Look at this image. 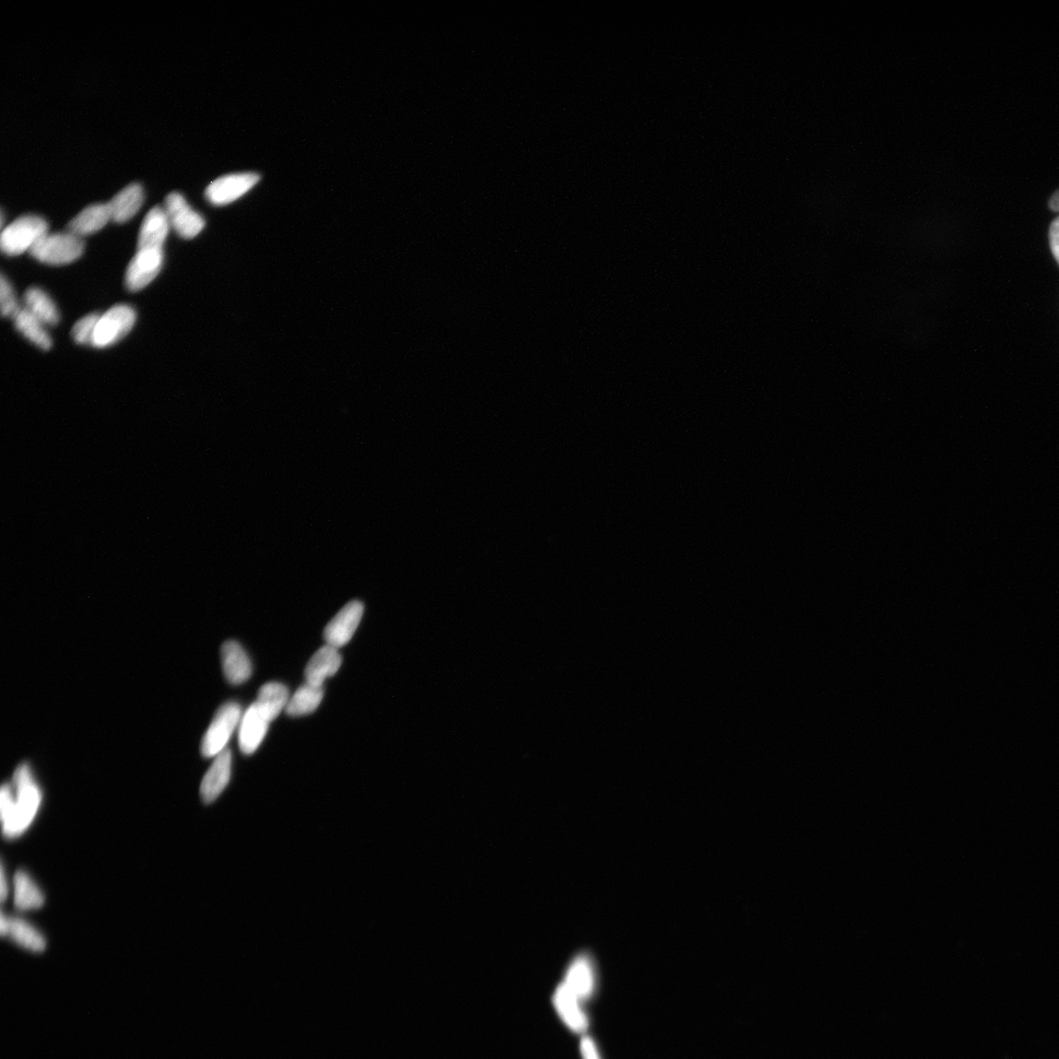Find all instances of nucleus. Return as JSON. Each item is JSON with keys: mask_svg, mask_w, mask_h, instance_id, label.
<instances>
[{"mask_svg": "<svg viewBox=\"0 0 1059 1059\" xmlns=\"http://www.w3.org/2000/svg\"><path fill=\"white\" fill-rule=\"evenodd\" d=\"M364 606L358 600H353L341 608L336 616L328 623L324 630V639L329 645L339 649L347 644L355 634L362 619Z\"/></svg>", "mask_w": 1059, "mask_h": 1059, "instance_id": "1a4fd4ad", "label": "nucleus"}, {"mask_svg": "<svg viewBox=\"0 0 1059 1059\" xmlns=\"http://www.w3.org/2000/svg\"><path fill=\"white\" fill-rule=\"evenodd\" d=\"M170 228V223L164 208L160 206L153 207L145 217L143 224H141L138 239V250H163V245L168 237Z\"/></svg>", "mask_w": 1059, "mask_h": 1059, "instance_id": "dca6fc26", "label": "nucleus"}, {"mask_svg": "<svg viewBox=\"0 0 1059 1059\" xmlns=\"http://www.w3.org/2000/svg\"><path fill=\"white\" fill-rule=\"evenodd\" d=\"M137 313L131 306L118 304L100 317L91 347L105 348L125 338L135 326Z\"/></svg>", "mask_w": 1059, "mask_h": 1059, "instance_id": "20e7f679", "label": "nucleus"}, {"mask_svg": "<svg viewBox=\"0 0 1059 1059\" xmlns=\"http://www.w3.org/2000/svg\"><path fill=\"white\" fill-rule=\"evenodd\" d=\"M24 301L25 309L45 326H55L61 320L56 304L42 289L35 287L28 289L24 296Z\"/></svg>", "mask_w": 1059, "mask_h": 1059, "instance_id": "4be33fe9", "label": "nucleus"}, {"mask_svg": "<svg viewBox=\"0 0 1059 1059\" xmlns=\"http://www.w3.org/2000/svg\"><path fill=\"white\" fill-rule=\"evenodd\" d=\"M85 252V243L72 233L46 234L33 246L30 254L47 265L72 263Z\"/></svg>", "mask_w": 1059, "mask_h": 1059, "instance_id": "7ed1b4c3", "label": "nucleus"}, {"mask_svg": "<svg viewBox=\"0 0 1059 1059\" xmlns=\"http://www.w3.org/2000/svg\"><path fill=\"white\" fill-rule=\"evenodd\" d=\"M164 210L167 212L170 226L186 240L196 238L205 226L203 216L198 215L179 193H171L165 198Z\"/></svg>", "mask_w": 1059, "mask_h": 1059, "instance_id": "423d86ee", "label": "nucleus"}, {"mask_svg": "<svg viewBox=\"0 0 1059 1059\" xmlns=\"http://www.w3.org/2000/svg\"><path fill=\"white\" fill-rule=\"evenodd\" d=\"M0 306H2V315L9 317L14 320V317L20 311L19 302L16 298L14 287L11 286L10 281L3 274L0 279Z\"/></svg>", "mask_w": 1059, "mask_h": 1059, "instance_id": "a878e982", "label": "nucleus"}, {"mask_svg": "<svg viewBox=\"0 0 1059 1059\" xmlns=\"http://www.w3.org/2000/svg\"><path fill=\"white\" fill-rule=\"evenodd\" d=\"M164 263V251L159 249H140L129 263L125 285L129 291H138L145 289L155 280Z\"/></svg>", "mask_w": 1059, "mask_h": 1059, "instance_id": "0eeeda50", "label": "nucleus"}, {"mask_svg": "<svg viewBox=\"0 0 1059 1059\" xmlns=\"http://www.w3.org/2000/svg\"><path fill=\"white\" fill-rule=\"evenodd\" d=\"M323 694V688L314 687L305 682L290 699L286 708L287 714L298 717L314 712L320 705Z\"/></svg>", "mask_w": 1059, "mask_h": 1059, "instance_id": "b1692460", "label": "nucleus"}, {"mask_svg": "<svg viewBox=\"0 0 1059 1059\" xmlns=\"http://www.w3.org/2000/svg\"><path fill=\"white\" fill-rule=\"evenodd\" d=\"M232 769V753L225 749L218 755L200 785V796L205 804L214 803L227 787Z\"/></svg>", "mask_w": 1059, "mask_h": 1059, "instance_id": "2eb2a0df", "label": "nucleus"}, {"mask_svg": "<svg viewBox=\"0 0 1059 1059\" xmlns=\"http://www.w3.org/2000/svg\"><path fill=\"white\" fill-rule=\"evenodd\" d=\"M46 234L49 224L38 215H24L4 228L0 249L7 256H17L29 252Z\"/></svg>", "mask_w": 1059, "mask_h": 1059, "instance_id": "f03ea898", "label": "nucleus"}, {"mask_svg": "<svg viewBox=\"0 0 1059 1059\" xmlns=\"http://www.w3.org/2000/svg\"><path fill=\"white\" fill-rule=\"evenodd\" d=\"M1049 235L1051 250L1059 265V216L1052 223Z\"/></svg>", "mask_w": 1059, "mask_h": 1059, "instance_id": "cd10ccee", "label": "nucleus"}, {"mask_svg": "<svg viewBox=\"0 0 1059 1059\" xmlns=\"http://www.w3.org/2000/svg\"><path fill=\"white\" fill-rule=\"evenodd\" d=\"M8 892H9L8 880L6 877L5 866L3 864L2 876H0V897H2L3 902H5V900L7 899Z\"/></svg>", "mask_w": 1059, "mask_h": 1059, "instance_id": "c85d7f7f", "label": "nucleus"}, {"mask_svg": "<svg viewBox=\"0 0 1059 1059\" xmlns=\"http://www.w3.org/2000/svg\"><path fill=\"white\" fill-rule=\"evenodd\" d=\"M144 188L138 183L127 186L109 203L112 221L126 223L131 220L144 204Z\"/></svg>", "mask_w": 1059, "mask_h": 1059, "instance_id": "6ab92c4d", "label": "nucleus"}, {"mask_svg": "<svg viewBox=\"0 0 1059 1059\" xmlns=\"http://www.w3.org/2000/svg\"><path fill=\"white\" fill-rule=\"evenodd\" d=\"M221 663L224 675L233 685L243 684L253 673L249 655L235 641H228L221 647Z\"/></svg>", "mask_w": 1059, "mask_h": 1059, "instance_id": "4468645a", "label": "nucleus"}, {"mask_svg": "<svg viewBox=\"0 0 1059 1059\" xmlns=\"http://www.w3.org/2000/svg\"><path fill=\"white\" fill-rule=\"evenodd\" d=\"M43 802L41 787L35 782L28 764L23 763L14 772V781L0 790V815L3 834L7 840L19 838L37 817Z\"/></svg>", "mask_w": 1059, "mask_h": 1059, "instance_id": "f257e3e1", "label": "nucleus"}, {"mask_svg": "<svg viewBox=\"0 0 1059 1059\" xmlns=\"http://www.w3.org/2000/svg\"><path fill=\"white\" fill-rule=\"evenodd\" d=\"M109 204L91 205L68 224V232L82 238L102 230L111 221Z\"/></svg>", "mask_w": 1059, "mask_h": 1059, "instance_id": "a211bd4d", "label": "nucleus"}, {"mask_svg": "<svg viewBox=\"0 0 1059 1059\" xmlns=\"http://www.w3.org/2000/svg\"><path fill=\"white\" fill-rule=\"evenodd\" d=\"M1050 208L1054 212H1059V190L1052 196Z\"/></svg>", "mask_w": 1059, "mask_h": 1059, "instance_id": "c756f323", "label": "nucleus"}, {"mask_svg": "<svg viewBox=\"0 0 1059 1059\" xmlns=\"http://www.w3.org/2000/svg\"><path fill=\"white\" fill-rule=\"evenodd\" d=\"M241 714L238 703L227 702L221 706L203 739L202 753L205 758L217 757L226 749L234 729L242 720Z\"/></svg>", "mask_w": 1059, "mask_h": 1059, "instance_id": "39448f33", "label": "nucleus"}, {"mask_svg": "<svg viewBox=\"0 0 1059 1059\" xmlns=\"http://www.w3.org/2000/svg\"><path fill=\"white\" fill-rule=\"evenodd\" d=\"M14 905L21 911L39 910L44 904L43 892L26 871L19 870L14 879Z\"/></svg>", "mask_w": 1059, "mask_h": 1059, "instance_id": "aec40b11", "label": "nucleus"}, {"mask_svg": "<svg viewBox=\"0 0 1059 1059\" xmlns=\"http://www.w3.org/2000/svg\"><path fill=\"white\" fill-rule=\"evenodd\" d=\"M271 721L254 702L243 714L239 731V745L244 755L253 753L262 745Z\"/></svg>", "mask_w": 1059, "mask_h": 1059, "instance_id": "f8f14e48", "label": "nucleus"}, {"mask_svg": "<svg viewBox=\"0 0 1059 1059\" xmlns=\"http://www.w3.org/2000/svg\"><path fill=\"white\" fill-rule=\"evenodd\" d=\"M12 320H14L17 331L35 347L45 351L52 348V339L47 333L45 325L28 310L22 308Z\"/></svg>", "mask_w": 1059, "mask_h": 1059, "instance_id": "412c9836", "label": "nucleus"}, {"mask_svg": "<svg viewBox=\"0 0 1059 1059\" xmlns=\"http://www.w3.org/2000/svg\"><path fill=\"white\" fill-rule=\"evenodd\" d=\"M290 701L289 690L277 682H267L258 692L256 703L268 720L272 722Z\"/></svg>", "mask_w": 1059, "mask_h": 1059, "instance_id": "5701e85b", "label": "nucleus"}, {"mask_svg": "<svg viewBox=\"0 0 1059 1059\" xmlns=\"http://www.w3.org/2000/svg\"><path fill=\"white\" fill-rule=\"evenodd\" d=\"M0 934L33 952H42L46 948L45 938L37 928L22 918L6 916L4 911L0 915Z\"/></svg>", "mask_w": 1059, "mask_h": 1059, "instance_id": "9b49d317", "label": "nucleus"}, {"mask_svg": "<svg viewBox=\"0 0 1059 1059\" xmlns=\"http://www.w3.org/2000/svg\"><path fill=\"white\" fill-rule=\"evenodd\" d=\"M341 665V656L332 645L326 644L317 651L305 668V680L308 684L323 688L327 678L334 676Z\"/></svg>", "mask_w": 1059, "mask_h": 1059, "instance_id": "f3484780", "label": "nucleus"}, {"mask_svg": "<svg viewBox=\"0 0 1059 1059\" xmlns=\"http://www.w3.org/2000/svg\"><path fill=\"white\" fill-rule=\"evenodd\" d=\"M259 180L255 173L224 176L207 186L205 196L211 205H226L251 191Z\"/></svg>", "mask_w": 1059, "mask_h": 1059, "instance_id": "6e6552de", "label": "nucleus"}, {"mask_svg": "<svg viewBox=\"0 0 1059 1059\" xmlns=\"http://www.w3.org/2000/svg\"><path fill=\"white\" fill-rule=\"evenodd\" d=\"M582 1004V1000L563 983L556 988L552 996V1005L565 1026L581 1035L588 1027V1019Z\"/></svg>", "mask_w": 1059, "mask_h": 1059, "instance_id": "9d476101", "label": "nucleus"}, {"mask_svg": "<svg viewBox=\"0 0 1059 1059\" xmlns=\"http://www.w3.org/2000/svg\"><path fill=\"white\" fill-rule=\"evenodd\" d=\"M582 1059H602L595 1041L585 1035L580 1043Z\"/></svg>", "mask_w": 1059, "mask_h": 1059, "instance_id": "bb28decb", "label": "nucleus"}, {"mask_svg": "<svg viewBox=\"0 0 1059 1059\" xmlns=\"http://www.w3.org/2000/svg\"><path fill=\"white\" fill-rule=\"evenodd\" d=\"M100 315L99 313H91L77 321L72 329V338L76 344L81 346H91L94 329L100 320Z\"/></svg>", "mask_w": 1059, "mask_h": 1059, "instance_id": "393cba45", "label": "nucleus"}, {"mask_svg": "<svg viewBox=\"0 0 1059 1059\" xmlns=\"http://www.w3.org/2000/svg\"><path fill=\"white\" fill-rule=\"evenodd\" d=\"M563 984L582 1002L592 997L596 990V977L591 959L585 955L577 957L565 974Z\"/></svg>", "mask_w": 1059, "mask_h": 1059, "instance_id": "ddd939ff", "label": "nucleus"}]
</instances>
